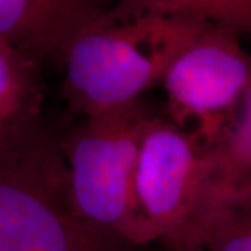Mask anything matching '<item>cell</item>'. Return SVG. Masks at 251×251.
Masks as SVG:
<instances>
[{
    "mask_svg": "<svg viewBox=\"0 0 251 251\" xmlns=\"http://www.w3.org/2000/svg\"><path fill=\"white\" fill-rule=\"evenodd\" d=\"M208 21L119 0L82 28L63 56V95L84 119L116 110L161 84L175 56Z\"/></svg>",
    "mask_w": 251,
    "mask_h": 251,
    "instance_id": "obj_1",
    "label": "cell"
},
{
    "mask_svg": "<svg viewBox=\"0 0 251 251\" xmlns=\"http://www.w3.org/2000/svg\"><path fill=\"white\" fill-rule=\"evenodd\" d=\"M0 251H156L74 211L59 140L41 122L0 150Z\"/></svg>",
    "mask_w": 251,
    "mask_h": 251,
    "instance_id": "obj_2",
    "label": "cell"
},
{
    "mask_svg": "<svg viewBox=\"0 0 251 251\" xmlns=\"http://www.w3.org/2000/svg\"><path fill=\"white\" fill-rule=\"evenodd\" d=\"M153 115L141 98L85 119L59 140L77 215L135 246H153L134 206L135 163Z\"/></svg>",
    "mask_w": 251,
    "mask_h": 251,
    "instance_id": "obj_3",
    "label": "cell"
},
{
    "mask_svg": "<svg viewBox=\"0 0 251 251\" xmlns=\"http://www.w3.org/2000/svg\"><path fill=\"white\" fill-rule=\"evenodd\" d=\"M251 81V53L234 29L208 23L163 74L166 119L206 148L232 122Z\"/></svg>",
    "mask_w": 251,
    "mask_h": 251,
    "instance_id": "obj_4",
    "label": "cell"
},
{
    "mask_svg": "<svg viewBox=\"0 0 251 251\" xmlns=\"http://www.w3.org/2000/svg\"><path fill=\"white\" fill-rule=\"evenodd\" d=\"M204 148L166 117L144 130L134 171V206L152 244L194 251L193 221Z\"/></svg>",
    "mask_w": 251,
    "mask_h": 251,
    "instance_id": "obj_5",
    "label": "cell"
},
{
    "mask_svg": "<svg viewBox=\"0 0 251 251\" xmlns=\"http://www.w3.org/2000/svg\"><path fill=\"white\" fill-rule=\"evenodd\" d=\"M251 208V81L232 122L204 148L193 221V246L202 251L211 232L234 212Z\"/></svg>",
    "mask_w": 251,
    "mask_h": 251,
    "instance_id": "obj_6",
    "label": "cell"
},
{
    "mask_svg": "<svg viewBox=\"0 0 251 251\" xmlns=\"http://www.w3.org/2000/svg\"><path fill=\"white\" fill-rule=\"evenodd\" d=\"M105 10L102 0H0V42L38 64L62 63L75 35Z\"/></svg>",
    "mask_w": 251,
    "mask_h": 251,
    "instance_id": "obj_7",
    "label": "cell"
},
{
    "mask_svg": "<svg viewBox=\"0 0 251 251\" xmlns=\"http://www.w3.org/2000/svg\"><path fill=\"white\" fill-rule=\"evenodd\" d=\"M44 87L39 64L0 42V150L42 122Z\"/></svg>",
    "mask_w": 251,
    "mask_h": 251,
    "instance_id": "obj_8",
    "label": "cell"
},
{
    "mask_svg": "<svg viewBox=\"0 0 251 251\" xmlns=\"http://www.w3.org/2000/svg\"><path fill=\"white\" fill-rule=\"evenodd\" d=\"M138 9L204 20L251 35V0H120Z\"/></svg>",
    "mask_w": 251,
    "mask_h": 251,
    "instance_id": "obj_9",
    "label": "cell"
},
{
    "mask_svg": "<svg viewBox=\"0 0 251 251\" xmlns=\"http://www.w3.org/2000/svg\"><path fill=\"white\" fill-rule=\"evenodd\" d=\"M202 251H251V208L221 221L209 234Z\"/></svg>",
    "mask_w": 251,
    "mask_h": 251,
    "instance_id": "obj_10",
    "label": "cell"
}]
</instances>
